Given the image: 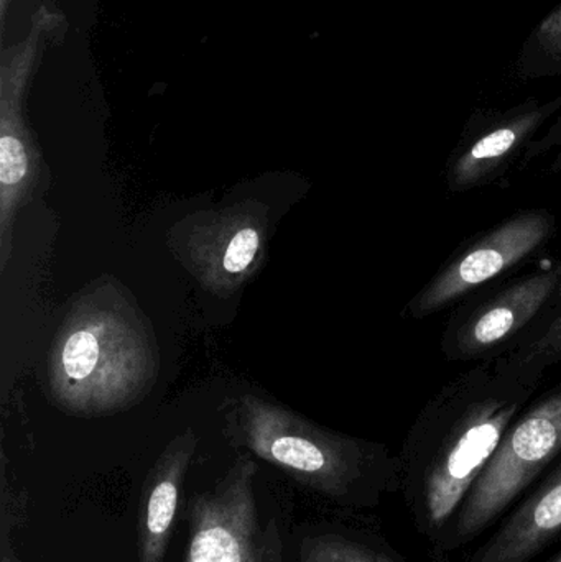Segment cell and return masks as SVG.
Listing matches in <instances>:
<instances>
[{"label": "cell", "instance_id": "52a82bcc", "mask_svg": "<svg viewBox=\"0 0 561 562\" xmlns=\"http://www.w3.org/2000/svg\"><path fill=\"white\" fill-rule=\"evenodd\" d=\"M561 280V260L504 284L478 303L460 307L441 336L450 362L497 359L517 346L549 310Z\"/></svg>", "mask_w": 561, "mask_h": 562}, {"label": "cell", "instance_id": "9c48e42d", "mask_svg": "<svg viewBox=\"0 0 561 562\" xmlns=\"http://www.w3.org/2000/svg\"><path fill=\"white\" fill-rule=\"evenodd\" d=\"M560 109L561 95L546 104L523 105L463 138L448 158L445 170L448 190L468 193L497 183Z\"/></svg>", "mask_w": 561, "mask_h": 562}, {"label": "cell", "instance_id": "6da1fadb", "mask_svg": "<svg viewBox=\"0 0 561 562\" xmlns=\"http://www.w3.org/2000/svg\"><path fill=\"white\" fill-rule=\"evenodd\" d=\"M536 390L487 360L451 380L422 409L405 445V468L428 530L460 510Z\"/></svg>", "mask_w": 561, "mask_h": 562}, {"label": "cell", "instance_id": "30bf717a", "mask_svg": "<svg viewBox=\"0 0 561 562\" xmlns=\"http://www.w3.org/2000/svg\"><path fill=\"white\" fill-rule=\"evenodd\" d=\"M197 448L198 438L191 429L178 435L145 477L138 501V562H164L167 557L184 477Z\"/></svg>", "mask_w": 561, "mask_h": 562}, {"label": "cell", "instance_id": "2e32d148", "mask_svg": "<svg viewBox=\"0 0 561 562\" xmlns=\"http://www.w3.org/2000/svg\"><path fill=\"white\" fill-rule=\"evenodd\" d=\"M379 562H392V561L389 560L388 557H382V554H379Z\"/></svg>", "mask_w": 561, "mask_h": 562}, {"label": "cell", "instance_id": "277c9868", "mask_svg": "<svg viewBox=\"0 0 561 562\" xmlns=\"http://www.w3.org/2000/svg\"><path fill=\"white\" fill-rule=\"evenodd\" d=\"M256 477L243 454L213 488L191 495L183 562H283L279 524L260 517Z\"/></svg>", "mask_w": 561, "mask_h": 562}, {"label": "cell", "instance_id": "3957f363", "mask_svg": "<svg viewBox=\"0 0 561 562\" xmlns=\"http://www.w3.org/2000/svg\"><path fill=\"white\" fill-rule=\"evenodd\" d=\"M236 438L254 456L276 465L303 487L348 501L381 461V452L358 439L326 431L289 409L256 396H243Z\"/></svg>", "mask_w": 561, "mask_h": 562}, {"label": "cell", "instance_id": "5b68a950", "mask_svg": "<svg viewBox=\"0 0 561 562\" xmlns=\"http://www.w3.org/2000/svg\"><path fill=\"white\" fill-rule=\"evenodd\" d=\"M560 454L561 383L514 419L464 497L455 538L470 540L483 531Z\"/></svg>", "mask_w": 561, "mask_h": 562}, {"label": "cell", "instance_id": "4fadbf2b", "mask_svg": "<svg viewBox=\"0 0 561 562\" xmlns=\"http://www.w3.org/2000/svg\"><path fill=\"white\" fill-rule=\"evenodd\" d=\"M299 562H379V557L355 541L323 535L303 541Z\"/></svg>", "mask_w": 561, "mask_h": 562}, {"label": "cell", "instance_id": "ba28073f", "mask_svg": "<svg viewBox=\"0 0 561 562\" xmlns=\"http://www.w3.org/2000/svg\"><path fill=\"white\" fill-rule=\"evenodd\" d=\"M267 220L254 206L231 207L188 226L184 263L214 293L236 291L262 259Z\"/></svg>", "mask_w": 561, "mask_h": 562}, {"label": "cell", "instance_id": "5bb4252c", "mask_svg": "<svg viewBox=\"0 0 561 562\" xmlns=\"http://www.w3.org/2000/svg\"><path fill=\"white\" fill-rule=\"evenodd\" d=\"M552 150H557V155L552 160V165H550L549 171L550 173H561V114L560 117L557 119L556 124L549 128V132H547L542 138L534 140L532 144L527 147L520 164H524V167H526L530 161Z\"/></svg>", "mask_w": 561, "mask_h": 562}, {"label": "cell", "instance_id": "9a60e30c", "mask_svg": "<svg viewBox=\"0 0 561 562\" xmlns=\"http://www.w3.org/2000/svg\"><path fill=\"white\" fill-rule=\"evenodd\" d=\"M532 38L549 58L561 63V7L540 23Z\"/></svg>", "mask_w": 561, "mask_h": 562}, {"label": "cell", "instance_id": "8992f818", "mask_svg": "<svg viewBox=\"0 0 561 562\" xmlns=\"http://www.w3.org/2000/svg\"><path fill=\"white\" fill-rule=\"evenodd\" d=\"M549 210H524L461 247L408 303L414 319L434 316L532 259L556 236Z\"/></svg>", "mask_w": 561, "mask_h": 562}, {"label": "cell", "instance_id": "7c38bea8", "mask_svg": "<svg viewBox=\"0 0 561 562\" xmlns=\"http://www.w3.org/2000/svg\"><path fill=\"white\" fill-rule=\"evenodd\" d=\"M561 363V280L542 319L504 356L494 359L501 373L530 386H539L547 370Z\"/></svg>", "mask_w": 561, "mask_h": 562}, {"label": "cell", "instance_id": "e0dca14e", "mask_svg": "<svg viewBox=\"0 0 561 562\" xmlns=\"http://www.w3.org/2000/svg\"><path fill=\"white\" fill-rule=\"evenodd\" d=\"M553 562H561V557H560V558H557V560H556V561H553Z\"/></svg>", "mask_w": 561, "mask_h": 562}, {"label": "cell", "instance_id": "7a4b0ae2", "mask_svg": "<svg viewBox=\"0 0 561 562\" xmlns=\"http://www.w3.org/2000/svg\"><path fill=\"white\" fill-rule=\"evenodd\" d=\"M155 369L144 319L104 286L82 297L63 324L49 356V389L66 412L109 415L144 396Z\"/></svg>", "mask_w": 561, "mask_h": 562}, {"label": "cell", "instance_id": "8fae6325", "mask_svg": "<svg viewBox=\"0 0 561 562\" xmlns=\"http://www.w3.org/2000/svg\"><path fill=\"white\" fill-rule=\"evenodd\" d=\"M561 533V464L471 562H527Z\"/></svg>", "mask_w": 561, "mask_h": 562}]
</instances>
